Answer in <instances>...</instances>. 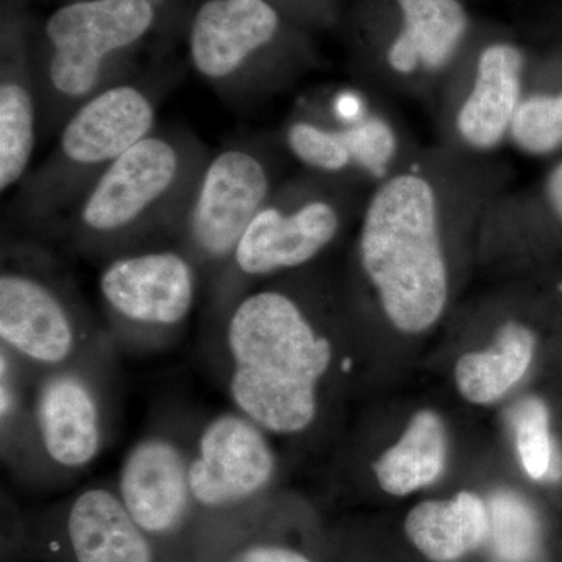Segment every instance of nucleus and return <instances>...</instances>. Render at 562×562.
Instances as JSON below:
<instances>
[{"label": "nucleus", "mask_w": 562, "mask_h": 562, "mask_svg": "<svg viewBox=\"0 0 562 562\" xmlns=\"http://www.w3.org/2000/svg\"><path fill=\"white\" fill-rule=\"evenodd\" d=\"M509 144L530 157L562 149V80L550 81L528 70Z\"/></svg>", "instance_id": "nucleus-22"}, {"label": "nucleus", "mask_w": 562, "mask_h": 562, "mask_svg": "<svg viewBox=\"0 0 562 562\" xmlns=\"http://www.w3.org/2000/svg\"><path fill=\"white\" fill-rule=\"evenodd\" d=\"M536 333L527 322L508 317L498 324L486 350L469 351L454 364V383L473 405H491L524 379L535 360Z\"/></svg>", "instance_id": "nucleus-20"}, {"label": "nucleus", "mask_w": 562, "mask_h": 562, "mask_svg": "<svg viewBox=\"0 0 562 562\" xmlns=\"http://www.w3.org/2000/svg\"><path fill=\"white\" fill-rule=\"evenodd\" d=\"M409 541L427 560L454 562L490 536V509L480 495L461 491L449 501L414 506L405 519Z\"/></svg>", "instance_id": "nucleus-19"}, {"label": "nucleus", "mask_w": 562, "mask_h": 562, "mask_svg": "<svg viewBox=\"0 0 562 562\" xmlns=\"http://www.w3.org/2000/svg\"><path fill=\"white\" fill-rule=\"evenodd\" d=\"M295 272L244 292L213 316L214 366L233 408L269 435L316 424L335 341Z\"/></svg>", "instance_id": "nucleus-2"}, {"label": "nucleus", "mask_w": 562, "mask_h": 562, "mask_svg": "<svg viewBox=\"0 0 562 562\" xmlns=\"http://www.w3.org/2000/svg\"><path fill=\"white\" fill-rule=\"evenodd\" d=\"M113 349L110 344L74 364L35 372L27 427L11 469L27 479H70L98 460L109 438Z\"/></svg>", "instance_id": "nucleus-12"}, {"label": "nucleus", "mask_w": 562, "mask_h": 562, "mask_svg": "<svg viewBox=\"0 0 562 562\" xmlns=\"http://www.w3.org/2000/svg\"><path fill=\"white\" fill-rule=\"evenodd\" d=\"M547 180L550 181V184H552L554 190L560 192L562 198V161L558 162V165L554 166L552 171L547 173Z\"/></svg>", "instance_id": "nucleus-28"}, {"label": "nucleus", "mask_w": 562, "mask_h": 562, "mask_svg": "<svg viewBox=\"0 0 562 562\" xmlns=\"http://www.w3.org/2000/svg\"><path fill=\"white\" fill-rule=\"evenodd\" d=\"M166 91L155 77H132L74 111L54 150L21 181L14 214L33 231L57 228L102 173L158 127Z\"/></svg>", "instance_id": "nucleus-4"}, {"label": "nucleus", "mask_w": 562, "mask_h": 562, "mask_svg": "<svg viewBox=\"0 0 562 562\" xmlns=\"http://www.w3.org/2000/svg\"><path fill=\"white\" fill-rule=\"evenodd\" d=\"M531 54L512 27L480 21L439 92L436 144L472 157H494L509 144Z\"/></svg>", "instance_id": "nucleus-11"}, {"label": "nucleus", "mask_w": 562, "mask_h": 562, "mask_svg": "<svg viewBox=\"0 0 562 562\" xmlns=\"http://www.w3.org/2000/svg\"><path fill=\"white\" fill-rule=\"evenodd\" d=\"M517 454L531 480L549 476L553 465V439L550 414L541 398H525L513 412Z\"/></svg>", "instance_id": "nucleus-25"}, {"label": "nucleus", "mask_w": 562, "mask_h": 562, "mask_svg": "<svg viewBox=\"0 0 562 562\" xmlns=\"http://www.w3.org/2000/svg\"><path fill=\"white\" fill-rule=\"evenodd\" d=\"M68 277L43 249L3 244L0 269V347L33 372L50 371L110 346Z\"/></svg>", "instance_id": "nucleus-10"}, {"label": "nucleus", "mask_w": 562, "mask_h": 562, "mask_svg": "<svg viewBox=\"0 0 562 562\" xmlns=\"http://www.w3.org/2000/svg\"><path fill=\"white\" fill-rule=\"evenodd\" d=\"M371 188L301 169L286 177L250 222L210 290V313L266 281L305 271L358 224Z\"/></svg>", "instance_id": "nucleus-6"}, {"label": "nucleus", "mask_w": 562, "mask_h": 562, "mask_svg": "<svg viewBox=\"0 0 562 562\" xmlns=\"http://www.w3.org/2000/svg\"><path fill=\"white\" fill-rule=\"evenodd\" d=\"M232 562H313L306 554L290 547L255 543L236 554Z\"/></svg>", "instance_id": "nucleus-27"}, {"label": "nucleus", "mask_w": 562, "mask_h": 562, "mask_svg": "<svg viewBox=\"0 0 562 562\" xmlns=\"http://www.w3.org/2000/svg\"><path fill=\"white\" fill-rule=\"evenodd\" d=\"M492 552L503 562H528L538 550L539 527L530 506L508 492L494 495L490 505Z\"/></svg>", "instance_id": "nucleus-23"}, {"label": "nucleus", "mask_w": 562, "mask_h": 562, "mask_svg": "<svg viewBox=\"0 0 562 562\" xmlns=\"http://www.w3.org/2000/svg\"><path fill=\"white\" fill-rule=\"evenodd\" d=\"M190 486L194 506L235 508L271 486L277 457L269 432L246 414L217 413L190 441Z\"/></svg>", "instance_id": "nucleus-15"}, {"label": "nucleus", "mask_w": 562, "mask_h": 562, "mask_svg": "<svg viewBox=\"0 0 562 562\" xmlns=\"http://www.w3.org/2000/svg\"><path fill=\"white\" fill-rule=\"evenodd\" d=\"M280 139H236L210 155L177 232V246L213 288L265 203L286 179Z\"/></svg>", "instance_id": "nucleus-13"}, {"label": "nucleus", "mask_w": 562, "mask_h": 562, "mask_svg": "<svg viewBox=\"0 0 562 562\" xmlns=\"http://www.w3.org/2000/svg\"><path fill=\"white\" fill-rule=\"evenodd\" d=\"M188 462L190 442L162 430L133 443L122 460L116 492L147 536L176 531L194 508Z\"/></svg>", "instance_id": "nucleus-16"}, {"label": "nucleus", "mask_w": 562, "mask_h": 562, "mask_svg": "<svg viewBox=\"0 0 562 562\" xmlns=\"http://www.w3.org/2000/svg\"><path fill=\"white\" fill-rule=\"evenodd\" d=\"M41 133V91L35 50L20 22L3 29L0 60V190H11L31 172Z\"/></svg>", "instance_id": "nucleus-17"}, {"label": "nucleus", "mask_w": 562, "mask_h": 562, "mask_svg": "<svg viewBox=\"0 0 562 562\" xmlns=\"http://www.w3.org/2000/svg\"><path fill=\"white\" fill-rule=\"evenodd\" d=\"M157 18L154 0H70L58 7L35 50L41 133L55 135L85 102L132 79V55Z\"/></svg>", "instance_id": "nucleus-7"}, {"label": "nucleus", "mask_w": 562, "mask_h": 562, "mask_svg": "<svg viewBox=\"0 0 562 562\" xmlns=\"http://www.w3.org/2000/svg\"><path fill=\"white\" fill-rule=\"evenodd\" d=\"M384 99L358 81L306 92L281 125V146L306 171L373 190L419 149Z\"/></svg>", "instance_id": "nucleus-9"}, {"label": "nucleus", "mask_w": 562, "mask_h": 562, "mask_svg": "<svg viewBox=\"0 0 562 562\" xmlns=\"http://www.w3.org/2000/svg\"><path fill=\"white\" fill-rule=\"evenodd\" d=\"M198 136L157 127L113 162L70 211L66 231L88 257L109 258L177 236L209 161Z\"/></svg>", "instance_id": "nucleus-3"}, {"label": "nucleus", "mask_w": 562, "mask_h": 562, "mask_svg": "<svg viewBox=\"0 0 562 562\" xmlns=\"http://www.w3.org/2000/svg\"><path fill=\"white\" fill-rule=\"evenodd\" d=\"M303 27H327L339 21V0H271Z\"/></svg>", "instance_id": "nucleus-26"}, {"label": "nucleus", "mask_w": 562, "mask_h": 562, "mask_svg": "<svg viewBox=\"0 0 562 562\" xmlns=\"http://www.w3.org/2000/svg\"><path fill=\"white\" fill-rule=\"evenodd\" d=\"M203 283L180 246L144 247L109 258L99 276L106 335L116 349L169 346L190 321Z\"/></svg>", "instance_id": "nucleus-14"}, {"label": "nucleus", "mask_w": 562, "mask_h": 562, "mask_svg": "<svg viewBox=\"0 0 562 562\" xmlns=\"http://www.w3.org/2000/svg\"><path fill=\"white\" fill-rule=\"evenodd\" d=\"M479 22L464 0H357L349 22L357 81L435 106Z\"/></svg>", "instance_id": "nucleus-5"}, {"label": "nucleus", "mask_w": 562, "mask_h": 562, "mask_svg": "<svg viewBox=\"0 0 562 562\" xmlns=\"http://www.w3.org/2000/svg\"><path fill=\"white\" fill-rule=\"evenodd\" d=\"M512 181L497 155L435 143L373 188L357 224L355 272L392 330L422 335L446 316L457 260L479 244L487 211Z\"/></svg>", "instance_id": "nucleus-1"}, {"label": "nucleus", "mask_w": 562, "mask_h": 562, "mask_svg": "<svg viewBox=\"0 0 562 562\" xmlns=\"http://www.w3.org/2000/svg\"><path fill=\"white\" fill-rule=\"evenodd\" d=\"M68 539L77 562H151L149 538L116 491L90 487L70 503Z\"/></svg>", "instance_id": "nucleus-18"}, {"label": "nucleus", "mask_w": 562, "mask_h": 562, "mask_svg": "<svg viewBox=\"0 0 562 562\" xmlns=\"http://www.w3.org/2000/svg\"><path fill=\"white\" fill-rule=\"evenodd\" d=\"M33 379L35 372L0 347V436L2 460L9 468L16 460L27 427Z\"/></svg>", "instance_id": "nucleus-24"}, {"label": "nucleus", "mask_w": 562, "mask_h": 562, "mask_svg": "<svg viewBox=\"0 0 562 562\" xmlns=\"http://www.w3.org/2000/svg\"><path fill=\"white\" fill-rule=\"evenodd\" d=\"M447 432L438 413L417 412L398 441L373 462L376 482L386 494L405 497L435 483L446 471Z\"/></svg>", "instance_id": "nucleus-21"}, {"label": "nucleus", "mask_w": 562, "mask_h": 562, "mask_svg": "<svg viewBox=\"0 0 562 562\" xmlns=\"http://www.w3.org/2000/svg\"><path fill=\"white\" fill-rule=\"evenodd\" d=\"M188 54L203 81L233 102L286 90L319 61L308 29L271 0H203L192 14Z\"/></svg>", "instance_id": "nucleus-8"}]
</instances>
